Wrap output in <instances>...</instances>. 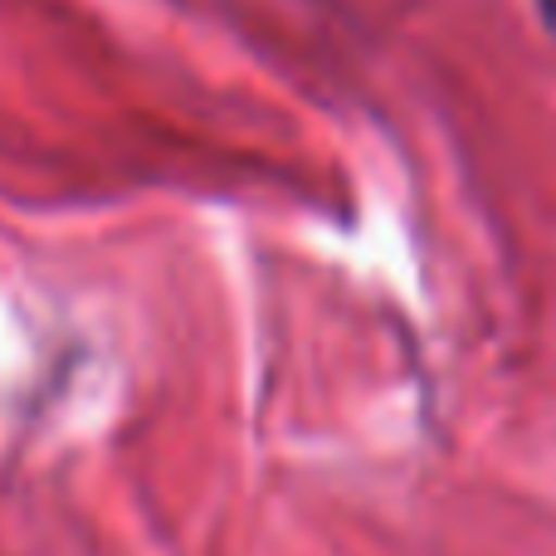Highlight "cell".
I'll return each mask as SVG.
<instances>
[{
    "label": "cell",
    "mask_w": 556,
    "mask_h": 556,
    "mask_svg": "<svg viewBox=\"0 0 556 556\" xmlns=\"http://www.w3.org/2000/svg\"><path fill=\"white\" fill-rule=\"evenodd\" d=\"M538 15H542V25L556 35V0H538Z\"/></svg>",
    "instance_id": "6da1fadb"
}]
</instances>
